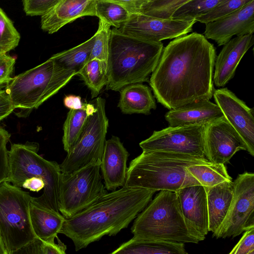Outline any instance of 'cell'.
Wrapping results in <instances>:
<instances>
[{
    "label": "cell",
    "instance_id": "836d02e7",
    "mask_svg": "<svg viewBox=\"0 0 254 254\" xmlns=\"http://www.w3.org/2000/svg\"><path fill=\"white\" fill-rule=\"evenodd\" d=\"M251 0H222L206 13L196 18L195 20L205 24L217 21L238 10Z\"/></svg>",
    "mask_w": 254,
    "mask_h": 254
},
{
    "label": "cell",
    "instance_id": "5bb4252c",
    "mask_svg": "<svg viewBox=\"0 0 254 254\" xmlns=\"http://www.w3.org/2000/svg\"><path fill=\"white\" fill-rule=\"evenodd\" d=\"M215 104L224 118L237 133L247 151L254 156V110L227 88L214 89Z\"/></svg>",
    "mask_w": 254,
    "mask_h": 254
},
{
    "label": "cell",
    "instance_id": "ac0fdd59",
    "mask_svg": "<svg viewBox=\"0 0 254 254\" xmlns=\"http://www.w3.org/2000/svg\"><path fill=\"white\" fill-rule=\"evenodd\" d=\"M129 153L120 138L112 135L106 140L100 170L107 190L114 191L124 186Z\"/></svg>",
    "mask_w": 254,
    "mask_h": 254
},
{
    "label": "cell",
    "instance_id": "74e56055",
    "mask_svg": "<svg viewBox=\"0 0 254 254\" xmlns=\"http://www.w3.org/2000/svg\"><path fill=\"white\" fill-rule=\"evenodd\" d=\"M16 59L0 51V89L6 87L12 80Z\"/></svg>",
    "mask_w": 254,
    "mask_h": 254
},
{
    "label": "cell",
    "instance_id": "3957f363",
    "mask_svg": "<svg viewBox=\"0 0 254 254\" xmlns=\"http://www.w3.org/2000/svg\"><path fill=\"white\" fill-rule=\"evenodd\" d=\"M210 164L205 158L163 151H142L131 161L124 186L176 192L186 187L200 185L188 171L189 167Z\"/></svg>",
    "mask_w": 254,
    "mask_h": 254
},
{
    "label": "cell",
    "instance_id": "44dd1931",
    "mask_svg": "<svg viewBox=\"0 0 254 254\" xmlns=\"http://www.w3.org/2000/svg\"><path fill=\"white\" fill-rule=\"evenodd\" d=\"M223 117L218 105L210 100H199L170 110L165 115V120L171 127L207 124Z\"/></svg>",
    "mask_w": 254,
    "mask_h": 254
},
{
    "label": "cell",
    "instance_id": "277c9868",
    "mask_svg": "<svg viewBox=\"0 0 254 254\" xmlns=\"http://www.w3.org/2000/svg\"><path fill=\"white\" fill-rule=\"evenodd\" d=\"M164 48L163 43L144 41L111 29L107 60V90L149 82Z\"/></svg>",
    "mask_w": 254,
    "mask_h": 254
},
{
    "label": "cell",
    "instance_id": "f35d334b",
    "mask_svg": "<svg viewBox=\"0 0 254 254\" xmlns=\"http://www.w3.org/2000/svg\"><path fill=\"white\" fill-rule=\"evenodd\" d=\"M254 251V228L245 232L228 254H248Z\"/></svg>",
    "mask_w": 254,
    "mask_h": 254
},
{
    "label": "cell",
    "instance_id": "8d00e7d4",
    "mask_svg": "<svg viewBox=\"0 0 254 254\" xmlns=\"http://www.w3.org/2000/svg\"><path fill=\"white\" fill-rule=\"evenodd\" d=\"M10 137L7 131L0 127V184L8 181L9 162L6 144Z\"/></svg>",
    "mask_w": 254,
    "mask_h": 254
},
{
    "label": "cell",
    "instance_id": "7bdbcfd3",
    "mask_svg": "<svg viewBox=\"0 0 254 254\" xmlns=\"http://www.w3.org/2000/svg\"><path fill=\"white\" fill-rule=\"evenodd\" d=\"M63 101L64 106L69 110L81 109L85 104L82 102L80 96L74 95L65 96Z\"/></svg>",
    "mask_w": 254,
    "mask_h": 254
},
{
    "label": "cell",
    "instance_id": "83f0119b",
    "mask_svg": "<svg viewBox=\"0 0 254 254\" xmlns=\"http://www.w3.org/2000/svg\"><path fill=\"white\" fill-rule=\"evenodd\" d=\"M187 170L200 185L206 188L232 182L223 164L195 165L189 167Z\"/></svg>",
    "mask_w": 254,
    "mask_h": 254
},
{
    "label": "cell",
    "instance_id": "5b68a950",
    "mask_svg": "<svg viewBox=\"0 0 254 254\" xmlns=\"http://www.w3.org/2000/svg\"><path fill=\"white\" fill-rule=\"evenodd\" d=\"M39 148L36 142L11 145L8 150L7 182L16 187L32 191L43 189V193L39 197H32L31 202L60 212L59 182L62 173L60 165L40 156Z\"/></svg>",
    "mask_w": 254,
    "mask_h": 254
},
{
    "label": "cell",
    "instance_id": "e575fe53",
    "mask_svg": "<svg viewBox=\"0 0 254 254\" xmlns=\"http://www.w3.org/2000/svg\"><path fill=\"white\" fill-rule=\"evenodd\" d=\"M110 27V26L99 20L98 30L94 34L95 40L89 61L98 59L107 63Z\"/></svg>",
    "mask_w": 254,
    "mask_h": 254
},
{
    "label": "cell",
    "instance_id": "f546056e",
    "mask_svg": "<svg viewBox=\"0 0 254 254\" xmlns=\"http://www.w3.org/2000/svg\"><path fill=\"white\" fill-rule=\"evenodd\" d=\"M95 16L110 26L118 29L128 20L130 14L114 0H95Z\"/></svg>",
    "mask_w": 254,
    "mask_h": 254
},
{
    "label": "cell",
    "instance_id": "9a60e30c",
    "mask_svg": "<svg viewBox=\"0 0 254 254\" xmlns=\"http://www.w3.org/2000/svg\"><path fill=\"white\" fill-rule=\"evenodd\" d=\"M241 150H246V148L224 117L206 124L204 151L205 158L209 162L225 165Z\"/></svg>",
    "mask_w": 254,
    "mask_h": 254
},
{
    "label": "cell",
    "instance_id": "d590c367",
    "mask_svg": "<svg viewBox=\"0 0 254 254\" xmlns=\"http://www.w3.org/2000/svg\"><path fill=\"white\" fill-rule=\"evenodd\" d=\"M59 0H24L23 10L27 15L43 16L56 5Z\"/></svg>",
    "mask_w": 254,
    "mask_h": 254
},
{
    "label": "cell",
    "instance_id": "cb8c5ba5",
    "mask_svg": "<svg viewBox=\"0 0 254 254\" xmlns=\"http://www.w3.org/2000/svg\"><path fill=\"white\" fill-rule=\"evenodd\" d=\"M118 105L124 114L148 115L156 108L155 100L151 89L146 85L135 83L125 86L120 90Z\"/></svg>",
    "mask_w": 254,
    "mask_h": 254
},
{
    "label": "cell",
    "instance_id": "6da1fadb",
    "mask_svg": "<svg viewBox=\"0 0 254 254\" xmlns=\"http://www.w3.org/2000/svg\"><path fill=\"white\" fill-rule=\"evenodd\" d=\"M216 50L204 36L192 32L171 41L163 48L149 84L158 103L175 109L201 100L214 91Z\"/></svg>",
    "mask_w": 254,
    "mask_h": 254
},
{
    "label": "cell",
    "instance_id": "e0dca14e",
    "mask_svg": "<svg viewBox=\"0 0 254 254\" xmlns=\"http://www.w3.org/2000/svg\"><path fill=\"white\" fill-rule=\"evenodd\" d=\"M180 207L187 223L202 241L209 232L207 194L201 185H192L176 191Z\"/></svg>",
    "mask_w": 254,
    "mask_h": 254
},
{
    "label": "cell",
    "instance_id": "484cf974",
    "mask_svg": "<svg viewBox=\"0 0 254 254\" xmlns=\"http://www.w3.org/2000/svg\"><path fill=\"white\" fill-rule=\"evenodd\" d=\"M93 103H85L79 110H69L63 125L62 142L64 149L67 153L74 146L85 126L87 118L95 112Z\"/></svg>",
    "mask_w": 254,
    "mask_h": 254
},
{
    "label": "cell",
    "instance_id": "ab89813d",
    "mask_svg": "<svg viewBox=\"0 0 254 254\" xmlns=\"http://www.w3.org/2000/svg\"><path fill=\"white\" fill-rule=\"evenodd\" d=\"M44 243L36 238L33 241L10 254H45Z\"/></svg>",
    "mask_w": 254,
    "mask_h": 254
},
{
    "label": "cell",
    "instance_id": "4fadbf2b",
    "mask_svg": "<svg viewBox=\"0 0 254 254\" xmlns=\"http://www.w3.org/2000/svg\"><path fill=\"white\" fill-rule=\"evenodd\" d=\"M196 22L161 19L138 13L130 14L119 28L115 29L130 37L148 42H160L187 35L192 31Z\"/></svg>",
    "mask_w": 254,
    "mask_h": 254
},
{
    "label": "cell",
    "instance_id": "7c38bea8",
    "mask_svg": "<svg viewBox=\"0 0 254 254\" xmlns=\"http://www.w3.org/2000/svg\"><path fill=\"white\" fill-rule=\"evenodd\" d=\"M233 185L231 207L217 238H234L254 228V174H239Z\"/></svg>",
    "mask_w": 254,
    "mask_h": 254
},
{
    "label": "cell",
    "instance_id": "603a6c76",
    "mask_svg": "<svg viewBox=\"0 0 254 254\" xmlns=\"http://www.w3.org/2000/svg\"><path fill=\"white\" fill-rule=\"evenodd\" d=\"M31 225L36 238L44 243L55 242L65 218L60 213L32 203L29 205Z\"/></svg>",
    "mask_w": 254,
    "mask_h": 254
},
{
    "label": "cell",
    "instance_id": "4316f807",
    "mask_svg": "<svg viewBox=\"0 0 254 254\" xmlns=\"http://www.w3.org/2000/svg\"><path fill=\"white\" fill-rule=\"evenodd\" d=\"M94 40V35L79 45L53 55L52 57L64 68L78 74L89 61Z\"/></svg>",
    "mask_w": 254,
    "mask_h": 254
},
{
    "label": "cell",
    "instance_id": "8992f818",
    "mask_svg": "<svg viewBox=\"0 0 254 254\" xmlns=\"http://www.w3.org/2000/svg\"><path fill=\"white\" fill-rule=\"evenodd\" d=\"M136 239L198 244L182 213L176 192L161 190L135 218L131 228Z\"/></svg>",
    "mask_w": 254,
    "mask_h": 254
},
{
    "label": "cell",
    "instance_id": "ba28073f",
    "mask_svg": "<svg viewBox=\"0 0 254 254\" xmlns=\"http://www.w3.org/2000/svg\"><path fill=\"white\" fill-rule=\"evenodd\" d=\"M32 197L7 181L0 184V238L8 253L36 238L29 217Z\"/></svg>",
    "mask_w": 254,
    "mask_h": 254
},
{
    "label": "cell",
    "instance_id": "8fae6325",
    "mask_svg": "<svg viewBox=\"0 0 254 254\" xmlns=\"http://www.w3.org/2000/svg\"><path fill=\"white\" fill-rule=\"evenodd\" d=\"M206 125L169 127L154 131L139 145L142 151H163L204 158Z\"/></svg>",
    "mask_w": 254,
    "mask_h": 254
},
{
    "label": "cell",
    "instance_id": "52a82bcc",
    "mask_svg": "<svg viewBox=\"0 0 254 254\" xmlns=\"http://www.w3.org/2000/svg\"><path fill=\"white\" fill-rule=\"evenodd\" d=\"M76 75L52 57L44 63L13 78L4 90L19 117H27L34 109L56 94Z\"/></svg>",
    "mask_w": 254,
    "mask_h": 254
},
{
    "label": "cell",
    "instance_id": "7a4b0ae2",
    "mask_svg": "<svg viewBox=\"0 0 254 254\" xmlns=\"http://www.w3.org/2000/svg\"><path fill=\"white\" fill-rule=\"evenodd\" d=\"M156 192L125 186L108 192L85 209L65 218L60 233L70 239L78 251L105 236L115 235L127 228Z\"/></svg>",
    "mask_w": 254,
    "mask_h": 254
},
{
    "label": "cell",
    "instance_id": "ee69618b",
    "mask_svg": "<svg viewBox=\"0 0 254 254\" xmlns=\"http://www.w3.org/2000/svg\"><path fill=\"white\" fill-rule=\"evenodd\" d=\"M58 243L55 242L52 243H44L45 254H66L65 251L66 246L58 238Z\"/></svg>",
    "mask_w": 254,
    "mask_h": 254
},
{
    "label": "cell",
    "instance_id": "7402d4cb",
    "mask_svg": "<svg viewBox=\"0 0 254 254\" xmlns=\"http://www.w3.org/2000/svg\"><path fill=\"white\" fill-rule=\"evenodd\" d=\"M205 189L208 229L214 237L223 225L230 210L233 196V182H224Z\"/></svg>",
    "mask_w": 254,
    "mask_h": 254
},
{
    "label": "cell",
    "instance_id": "d4e9b609",
    "mask_svg": "<svg viewBox=\"0 0 254 254\" xmlns=\"http://www.w3.org/2000/svg\"><path fill=\"white\" fill-rule=\"evenodd\" d=\"M110 254H189L185 244L132 237Z\"/></svg>",
    "mask_w": 254,
    "mask_h": 254
},
{
    "label": "cell",
    "instance_id": "4dcf8cb0",
    "mask_svg": "<svg viewBox=\"0 0 254 254\" xmlns=\"http://www.w3.org/2000/svg\"><path fill=\"white\" fill-rule=\"evenodd\" d=\"M188 1L189 0H145L139 13L156 18L170 20L177 9Z\"/></svg>",
    "mask_w": 254,
    "mask_h": 254
},
{
    "label": "cell",
    "instance_id": "d6986e66",
    "mask_svg": "<svg viewBox=\"0 0 254 254\" xmlns=\"http://www.w3.org/2000/svg\"><path fill=\"white\" fill-rule=\"evenodd\" d=\"M253 44V34H248L237 36L223 45L215 61L213 81L216 86L223 87L234 77L240 62Z\"/></svg>",
    "mask_w": 254,
    "mask_h": 254
},
{
    "label": "cell",
    "instance_id": "2e32d148",
    "mask_svg": "<svg viewBox=\"0 0 254 254\" xmlns=\"http://www.w3.org/2000/svg\"><path fill=\"white\" fill-rule=\"evenodd\" d=\"M254 32V0L229 15L206 24L204 33L207 39L219 46L224 45L232 37L253 34Z\"/></svg>",
    "mask_w": 254,
    "mask_h": 254
},
{
    "label": "cell",
    "instance_id": "bcb514c9",
    "mask_svg": "<svg viewBox=\"0 0 254 254\" xmlns=\"http://www.w3.org/2000/svg\"><path fill=\"white\" fill-rule=\"evenodd\" d=\"M248 254H254V251L252 252L251 253Z\"/></svg>",
    "mask_w": 254,
    "mask_h": 254
},
{
    "label": "cell",
    "instance_id": "30bf717a",
    "mask_svg": "<svg viewBox=\"0 0 254 254\" xmlns=\"http://www.w3.org/2000/svg\"><path fill=\"white\" fill-rule=\"evenodd\" d=\"M93 103L96 111L88 117L78 140L60 165L62 173L69 174L92 161L102 160L109 120L105 100L99 97Z\"/></svg>",
    "mask_w": 254,
    "mask_h": 254
},
{
    "label": "cell",
    "instance_id": "1f68e13d",
    "mask_svg": "<svg viewBox=\"0 0 254 254\" xmlns=\"http://www.w3.org/2000/svg\"><path fill=\"white\" fill-rule=\"evenodd\" d=\"M222 0H189L175 12L172 19L191 21L206 13Z\"/></svg>",
    "mask_w": 254,
    "mask_h": 254
},
{
    "label": "cell",
    "instance_id": "b9f144b4",
    "mask_svg": "<svg viewBox=\"0 0 254 254\" xmlns=\"http://www.w3.org/2000/svg\"><path fill=\"white\" fill-rule=\"evenodd\" d=\"M114 1L123 6L130 15L140 13L145 0H114Z\"/></svg>",
    "mask_w": 254,
    "mask_h": 254
},
{
    "label": "cell",
    "instance_id": "ffe728a7",
    "mask_svg": "<svg viewBox=\"0 0 254 254\" xmlns=\"http://www.w3.org/2000/svg\"><path fill=\"white\" fill-rule=\"evenodd\" d=\"M85 16H96L95 0H59L41 16V28L53 34L65 25Z\"/></svg>",
    "mask_w": 254,
    "mask_h": 254
},
{
    "label": "cell",
    "instance_id": "9c48e42d",
    "mask_svg": "<svg viewBox=\"0 0 254 254\" xmlns=\"http://www.w3.org/2000/svg\"><path fill=\"white\" fill-rule=\"evenodd\" d=\"M101 161H92L69 174L61 173L59 209L66 219L85 209L108 192L100 173Z\"/></svg>",
    "mask_w": 254,
    "mask_h": 254
},
{
    "label": "cell",
    "instance_id": "7dc6e473",
    "mask_svg": "<svg viewBox=\"0 0 254 254\" xmlns=\"http://www.w3.org/2000/svg\"><path fill=\"white\" fill-rule=\"evenodd\" d=\"M4 254H10L8 253L7 252H6Z\"/></svg>",
    "mask_w": 254,
    "mask_h": 254
},
{
    "label": "cell",
    "instance_id": "d6a6232c",
    "mask_svg": "<svg viewBox=\"0 0 254 254\" xmlns=\"http://www.w3.org/2000/svg\"><path fill=\"white\" fill-rule=\"evenodd\" d=\"M20 35L13 22L0 7V51L7 53L18 45Z\"/></svg>",
    "mask_w": 254,
    "mask_h": 254
},
{
    "label": "cell",
    "instance_id": "60d3db41",
    "mask_svg": "<svg viewBox=\"0 0 254 254\" xmlns=\"http://www.w3.org/2000/svg\"><path fill=\"white\" fill-rule=\"evenodd\" d=\"M14 110L8 94L4 89L0 90V122Z\"/></svg>",
    "mask_w": 254,
    "mask_h": 254
},
{
    "label": "cell",
    "instance_id": "f1b7e54d",
    "mask_svg": "<svg viewBox=\"0 0 254 254\" xmlns=\"http://www.w3.org/2000/svg\"><path fill=\"white\" fill-rule=\"evenodd\" d=\"M78 74L90 89L91 98L96 97L108 82L107 63L98 59L90 60Z\"/></svg>",
    "mask_w": 254,
    "mask_h": 254
},
{
    "label": "cell",
    "instance_id": "f6af8a7d",
    "mask_svg": "<svg viewBox=\"0 0 254 254\" xmlns=\"http://www.w3.org/2000/svg\"><path fill=\"white\" fill-rule=\"evenodd\" d=\"M6 252H7L0 238V254H4Z\"/></svg>",
    "mask_w": 254,
    "mask_h": 254
}]
</instances>
